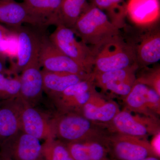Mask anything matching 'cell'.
<instances>
[{"instance_id":"cell-26","label":"cell","mask_w":160,"mask_h":160,"mask_svg":"<svg viewBox=\"0 0 160 160\" xmlns=\"http://www.w3.org/2000/svg\"><path fill=\"white\" fill-rule=\"evenodd\" d=\"M8 73H0V102L14 99L19 96L21 83L19 75L7 76Z\"/></svg>"},{"instance_id":"cell-15","label":"cell","mask_w":160,"mask_h":160,"mask_svg":"<svg viewBox=\"0 0 160 160\" xmlns=\"http://www.w3.org/2000/svg\"><path fill=\"white\" fill-rule=\"evenodd\" d=\"M120 110L117 102L97 91L83 106L80 114L92 122L106 124L111 122Z\"/></svg>"},{"instance_id":"cell-7","label":"cell","mask_w":160,"mask_h":160,"mask_svg":"<svg viewBox=\"0 0 160 160\" xmlns=\"http://www.w3.org/2000/svg\"><path fill=\"white\" fill-rule=\"evenodd\" d=\"M49 36L51 42L58 49L80 64L89 72H92L94 54L92 48L83 42L71 28L62 24L58 25Z\"/></svg>"},{"instance_id":"cell-19","label":"cell","mask_w":160,"mask_h":160,"mask_svg":"<svg viewBox=\"0 0 160 160\" xmlns=\"http://www.w3.org/2000/svg\"><path fill=\"white\" fill-rule=\"evenodd\" d=\"M21 111L18 97L0 102V146L21 130Z\"/></svg>"},{"instance_id":"cell-31","label":"cell","mask_w":160,"mask_h":160,"mask_svg":"<svg viewBox=\"0 0 160 160\" xmlns=\"http://www.w3.org/2000/svg\"><path fill=\"white\" fill-rule=\"evenodd\" d=\"M0 57H1V56H0Z\"/></svg>"},{"instance_id":"cell-12","label":"cell","mask_w":160,"mask_h":160,"mask_svg":"<svg viewBox=\"0 0 160 160\" xmlns=\"http://www.w3.org/2000/svg\"><path fill=\"white\" fill-rule=\"evenodd\" d=\"M40 140L20 130L0 146V152L12 160H42Z\"/></svg>"},{"instance_id":"cell-4","label":"cell","mask_w":160,"mask_h":160,"mask_svg":"<svg viewBox=\"0 0 160 160\" xmlns=\"http://www.w3.org/2000/svg\"><path fill=\"white\" fill-rule=\"evenodd\" d=\"M123 35L134 50L138 69L157 63L160 59L159 22L151 26L128 27Z\"/></svg>"},{"instance_id":"cell-21","label":"cell","mask_w":160,"mask_h":160,"mask_svg":"<svg viewBox=\"0 0 160 160\" xmlns=\"http://www.w3.org/2000/svg\"><path fill=\"white\" fill-rule=\"evenodd\" d=\"M43 90L49 98L64 91L72 85L89 79L91 73H73L51 72L42 69Z\"/></svg>"},{"instance_id":"cell-20","label":"cell","mask_w":160,"mask_h":160,"mask_svg":"<svg viewBox=\"0 0 160 160\" xmlns=\"http://www.w3.org/2000/svg\"><path fill=\"white\" fill-rule=\"evenodd\" d=\"M106 137L102 139L85 140L66 145L74 160H112Z\"/></svg>"},{"instance_id":"cell-9","label":"cell","mask_w":160,"mask_h":160,"mask_svg":"<svg viewBox=\"0 0 160 160\" xmlns=\"http://www.w3.org/2000/svg\"><path fill=\"white\" fill-rule=\"evenodd\" d=\"M15 33L17 39L16 63L10 70V74L18 75L34 62L39 61L42 36L36 29L23 26L10 28Z\"/></svg>"},{"instance_id":"cell-1","label":"cell","mask_w":160,"mask_h":160,"mask_svg":"<svg viewBox=\"0 0 160 160\" xmlns=\"http://www.w3.org/2000/svg\"><path fill=\"white\" fill-rule=\"evenodd\" d=\"M51 120L55 138L65 144L102 139L110 133L104 124L90 121L80 113L56 112Z\"/></svg>"},{"instance_id":"cell-28","label":"cell","mask_w":160,"mask_h":160,"mask_svg":"<svg viewBox=\"0 0 160 160\" xmlns=\"http://www.w3.org/2000/svg\"><path fill=\"white\" fill-rule=\"evenodd\" d=\"M15 33L11 29L0 24V56L7 59L11 57L12 45L14 42Z\"/></svg>"},{"instance_id":"cell-3","label":"cell","mask_w":160,"mask_h":160,"mask_svg":"<svg viewBox=\"0 0 160 160\" xmlns=\"http://www.w3.org/2000/svg\"><path fill=\"white\" fill-rule=\"evenodd\" d=\"M92 48L94 54L93 72L113 71L137 65L133 48L122 32L101 46Z\"/></svg>"},{"instance_id":"cell-8","label":"cell","mask_w":160,"mask_h":160,"mask_svg":"<svg viewBox=\"0 0 160 160\" xmlns=\"http://www.w3.org/2000/svg\"><path fill=\"white\" fill-rule=\"evenodd\" d=\"M138 67L135 65L102 72H93L96 87L106 96L123 100L131 91L136 82V72Z\"/></svg>"},{"instance_id":"cell-25","label":"cell","mask_w":160,"mask_h":160,"mask_svg":"<svg viewBox=\"0 0 160 160\" xmlns=\"http://www.w3.org/2000/svg\"><path fill=\"white\" fill-rule=\"evenodd\" d=\"M42 146V160H74L66 144L55 138L45 140Z\"/></svg>"},{"instance_id":"cell-22","label":"cell","mask_w":160,"mask_h":160,"mask_svg":"<svg viewBox=\"0 0 160 160\" xmlns=\"http://www.w3.org/2000/svg\"><path fill=\"white\" fill-rule=\"evenodd\" d=\"M62 0H22L44 27L62 24L61 8Z\"/></svg>"},{"instance_id":"cell-23","label":"cell","mask_w":160,"mask_h":160,"mask_svg":"<svg viewBox=\"0 0 160 160\" xmlns=\"http://www.w3.org/2000/svg\"><path fill=\"white\" fill-rule=\"evenodd\" d=\"M90 5L104 12L111 22L120 29L127 26V3L125 0H88Z\"/></svg>"},{"instance_id":"cell-24","label":"cell","mask_w":160,"mask_h":160,"mask_svg":"<svg viewBox=\"0 0 160 160\" xmlns=\"http://www.w3.org/2000/svg\"><path fill=\"white\" fill-rule=\"evenodd\" d=\"M89 5L88 0H62L61 8L62 25L72 29Z\"/></svg>"},{"instance_id":"cell-14","label":"cell","mask_w":160,"mask_h":160,"mask_svg":"<svg viewBox=\"0 0 160 160\" xmlns=\"http://www.w3.org/2000/svg\"><path fill=\"white\" fill-rule=\"evenodd\" d=\"M21 130L40 141L55 138L51 118L36 106L29 105L21 99Z\"/></svg>"},{"instance_id":"cell-5","label":"cell","mask_w":160,"mask_h":160,"mask_svg":"<svg viewBox=\"0 0 160 160\" xmlns=\"http://www.w3.org/2000/svg\"><path fill=\"white\" fill-rule=\"evenodd\" d=\"M106 140L112 160H141L160 157L147 138L110 132Z\"/></svg>"},{"instance_id":"cell-6","label":"cell","mask_w":160,"mask_h":160,"mask_svg":"<svg viewBox=\"0 0 160 160\" xmlns=\"http://www.w3.org/2000/svg\"><path fill=\"white\" fill-rule=\"evenodd\" d=\"M110 133L147 138L160 134L159 118L132 112L124 108L111 122L104 124Z\"/></svg>"},{"instance_id":"cell-2","label":"cell","mask_w":160,"mask_h":160,"mask_svg":"<svg viewBox=\"0 0 160 160\" xmlns=\"http://www.w3.org/2000/svg\"><path fill=\"white\" fill-rule=\"evenodd\" d=\"M72 29L83 42L91 47H98L122 33L104 12L90 4Z\"/></svg>"},{"instance_id":"cell-29","label":"cell","mask_w":160,"mask_h":160,"mask_svg":"<svg viewBox=\"0 0 160 160\" xmlns=\"http://www.w3.org/2000/svg\"><path fill=\"white\" fill-rule=\"evenodd\" d=\"M141 160H160V157H150Z\"/></svg>"},{"instance_id":"cell-16","label":"cell","mask_w":160,"mask_h":160,"mask_svg":"<svg viewBox=\"0 0 160 160\" xmlns=\"http://www.w3.org/2000/svg\"><path fill=\"white\" fill-rule=\"evenodd\" d=\"M38 61L26 66L19 75L21 88L19 98L31 106H37L42 98L43 75Z\"/></svg>"},{"instance_id":"cell-27","label":"cell","mask_w":160,"mask_h":160,"mask_svg":"<svg viewBox=\"0 0 160 160\" xmlns=\"http://www.w3.org/2000/svg\"><path fill=\"white\" fill-rule=\"evenodd\" d=\"M139 68L136 72V82L146 85L160 95V66L157 64Z\"/></svg>"},{"instance_id":"cell-11","label":"cell","mask_w":160,"mask_h":160,"mask_svg":"<svg viewBox=\"0 0 160 160\" xmlns=\"http://www.w3.org/2000/svg\"><path fill=\"white\" fill-rule=\"evenodd\" d=\"M39 62L43 70L51 72L73 74L92 73L63 54L51 42L49 36L44 33L40 47Z\"/></svg>"},{"instance_id":"cell-17","label":"cell","mask_w":160,"mask_h":160,"mask_svg":"<svg viewBox=\"0 0 160 160\" xmlns=\"http://www.w3.org/2000/svg\"><path fill=\"white\" fill-rule=\"evenodd\" d=\"M0 24L10 28L19 27L24 24L45 28L23 2H18L15 0H0Z\"/></svg>"},{"instance_id":"cell-10","label":"cell","mask_w":160,"mask_h":160,"mask_svg":"<svg viewBox=\"0 0 160 160\" xmlns=\"http://www.w3.org/2000/svg\"><path fill=\"white\" fill-rule=\"evenodd\" d=\"M96 88L93 74L89 78L69 86L50 99L58 113H80L85 104L97 91Z\"/></svg>"},{"instance_id":"cell-30","label":"cell","mask_w":160,"mask_h":160,"mask_svg":"<svg viewBox=\"0 0 160 160\" xmlns=\"http://www.w3.org/2000/svg\"><path fill=\"white\" fill-rule=\"evenodd\" d=\"M0 160H12L8 158V157H6V156L4 155L0 152Z\"/></svg>"},{"instance_id":"cell-18","label":"cell","mask_w":160,"mask_h":160,"mask_svg":"<svg viewBox=\"0 0 160 160\" xmlns=\"http://www.w3.org/2000/svg\"><path fill=\"white\" fill-rule=\"evenodd\" d=\"M127 16L134 26L144 27L159 22V0H129Z\"/></svg>"},{"instance_id":"cell-13","label":"cell","mask_w":160,"mask_h":160,"mask_svg":"<svg viewBox=\"0 0 160 160\" xmlns=\"http://www.w3.org/2000/svg\"><path fill=\"white\" fill-rule=\"evenodd\" d=\"M125 109L134 113L159 118L160 95L153 89L136 82L122 100Z\"/></svg>"}]
</instances>
